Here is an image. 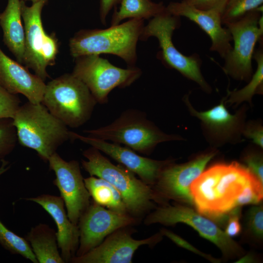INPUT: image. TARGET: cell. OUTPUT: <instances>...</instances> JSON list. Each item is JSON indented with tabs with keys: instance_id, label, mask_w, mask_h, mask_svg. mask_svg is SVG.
<instances>
[{
	"instance_id": "6",
	"label": "cell",
	"mask_w": 263,
	"mask_h": 263,
	"mask_svg": "<svg viewBox=\"0 0 263 263\" xmlns=\"http://www.w3.org/2000/svg\"><path fill=\"white\" fill-rule=\"evenodd\" d=\"M84 132L95 138L124 144L144 154L150 153L161 143L183 139L179 136L163 132L143 112L134 109L125 111L107 126Z\"/></svg>"
},
{
	"instance_id": "28",
	"label": "cell",
	"mask_w": 263,
	"mask_h": 263,
	"mask_svg": "<svg viewBox=\"0 0 263 263\" xmlns=\"http://www.w3.org/2000/svg\"><path fill=\"white\" fill-rule=\"evenodd\" d=\"M18 141L16 128L12 118L0 119V160L10 154Z\"/></svg>"
},
{
	"instance_id": "4",
	"label": "cell",
	"mask_w": 263,
	"mask_h": 263,
	"mask_svg": "<svg viewBox=\"0 0 263 263\" xmlns=\"http://www.w3.org/2000/svg\"><path fill=\"white\" fill-rule=\"evenodd\" d=\"M143 19H132L102 30H82L71 38L72 56L110 54L123 59L132 66L135 62L136 46L144 28Z\"/></svg>"
},
{
	"instance_id": "18",
	"label": "cell",
	"mask_w": 263,
	"mask_h": 263,
	"mask_svg": "<svg viewBox=\"0 0 263 263\" xmlns=\"http://www.w3.org/2000/svg\"><path fill=\"white\" fill-rule=\"evenodd\" d=\"M166 10L172 15L185 17L198 25L211 39L210 51L217 52L223 58L231 50L232 36L228 29L222 26L220 12L200 10L184 0L170 2Z\"/></svg>"
},
{
	"instance_id": "13",
	"label": "cell",
	"mask_w": 263,
	"mask_h": 263,
	"mask_svg": "<svg viewBox=\"0 0 263 263\" xmlns=\"http://www.w3.org/2000/svg\"><path fill=\"white\" fill-rule=\"evenodd\" d=\"M48 162L50 169L55 173L53 184L59 190L67 215L73 223L77 225L91 202L79 163L76 160L66 161L57 152L50 157Z\"/></svg>"
},
{
	"instance_id": "9",
	"label": "cell",
	"mask_w": 263,
	"mask_h": 263,
	"mask_svg": "<svg viewBox=\"0 0 263 263\" xmlns=\"http://www.w3.org/2000/svg\"><path fill=\"white\" fill-rule=\"evenodd\" d=\"M75 58L72 74L87 86L97 103L100 104L107 102L108 94L114 88L131 85L141 75L138 68L117 67L97 55Z\"/></svg>"
},
{
	"instance_id": "11",
	"label": "cell",
	"mask_w": 263,
	"mask_h": 263,
	"mask_svg": "<svg viewBox=\"0 0 263 263\" xmlns=\"http://www.w3.org/2000/svg\"><path fill=\"white\" fill-rule=\"evenodd\" d=\"M138 220L129 214L113 211L93 201L80 216L77 224L79 245L75 256L86 254L116 230L132 226Z\"/></svg>"
},
{
	"instance_id": "17",
	"label": "cell",
	"mask_w": 263,
	"mask_h": 263,
	"mask_svg": "<svg viewBox=\"0 0 263 263\" xmlns=\"http://www.w3.org/2000/svg\"><path fill=\"white\" fill-rule=\"evenodd\" d=\"M46 2L38 1L27 6L20 0V11L24 23L25 43L23 64L44 81L49 77L43 58V51L48 34L44 31L41 12Z\"/></svg>"
},
{
	"instance_id": "15",
	"label": "cell",
	"mask_w": 263,
	"mask_h": 263,
	"mask_svg": "<svg viewBox=\"0 0 263 263\" xmlns=\"http://www.w3.org/2000/svg\"><path fill=\"white\" fill-rule=\"evenodd\" d=\"M131 226L119 228L109 235L98 246L80 256H75L72 263H131L136 250L143 245H154L162 239L158 233L142 240L132 237L135 229Z\"/></svg>"
},
{
	"instance_id": "37",
	"label": "cell",
	"mask_w": 263,
	"mask_h": 263,
	"mask_svg": "<svg viewBox=\"0 0 263 263\" xmlns=\"http://www.w3.org/2000/svg\"><path fill=\"white\" fill-rule=\"evenodd\" d=\"M120 0H100V16L101 21L105 23L106 18L112 8L120 2Z\"/></svg>"
},
{
	"instance_id": "38",
	"label": "cell",
	"mask_w": 263,
	"mask_h": 263,
	"mask_svg": "<svg viewBox=\"0 0 263 263\" xmlns=\"http://www.w3.org/2000/svg\"><path fill=\"white\" fill-rule=\"evenodd\" d=\"M0 161L1 162V164L0 167V176L7 171L10 167L8 161L4 159L1 160Z\"/></svg>"
},
{
	"instance_id": "34",
	"label": "cell",
	"mask_w": 263,
	"mask_h": 263,
	"mask_svg": "<svg viewBox=\"0 0 263 263\" xmlns=\"http://www.w3.org/2000/svg\"><path fill=\"white\" fill-rule=\"evenodd\" d=\"M241 208L237 207L228 214L225 222V234L229 237L238 235L241 231V225L240 223Z\"/></svg>"
},
{
	"instance_id": "36",
	"label": "cell",
	"mask_w": 263,
	"mask_h": 263,
	"mask_svg": "<svg viewBox=\"0 0 263 263\" xmlns=\"http://www.w3.org/2000/svg\"><path fill=\"white\" fill-rule=\"evenodd\" d=\"M243 136L251 140L253 143L263 149V128L261 124L253 122L245 124Z\"/></svg>"
},
{
	"instance_id": "7",
	"label": "cell",
	"mask_w": 263,
	"mask_h": 263,
	"mask_svg": "<svg viewBox=\"0 0 263 263\" xmlns=\"http://www.w3.org/2000/svg\"><path fill=\"white\" fill-rule=\"evenodd\" d=\"M179 17L172 15L167 10L153 17L144 26L141 37L156 38L161 49L159 56L169 67L174 69L183 76L196 82L207 93L211 92V88L203 77L199 55L193 54L187 56L175 47L172 40L174 31L180 26Z\"/></svg>"
},
{
	"instance_id": "30",
	"label": "cell",
	"mask_w": 263,
	"mask_h": 263,
	"mask_svg": "<svg viewBox=\"0 0 263 263\" xmlns=\"http://www.w3.org/2000/svg\"><path fill=\"white\" fill-rule=\"evenodd\" d=\"M20 104L17 94H11L0 86V119H13Z\"/></svg>"
},
{
	"instance_id": "5",
	"label": "cell",
	"mask_w": 263,
	"mask_h": 263,
	"mask_svg": "<svg viewBox=\"0 0 263 263\" xmlns=\"http://www.w3.org/2000/svg\"><path fill=\"white\" fill-rule=\"evenodd\" d=\"M41 103L66 126L76 128L89 120L97 102L81 80L66 74L46 84Z\"/></svg>"
},
{
	"instance_id": "1",
	"label": "cell",
	"mask_w": 263,
	"mask_h": 263,
	"mask_svg": "<svg viewBox=\"0 0 263 263\" xmlns=\"http://www.w3.org/2000/svg\"><path fill=\"white\" fill-rule=\"evenodd\" d=\"M254 177L245 167L237 162L216 164L191 184L193 204L201 214L225 224L228 214L237 207L238 196Z\"/></svg>"
},
{
	"instance_id": "27",
	"label": "cell",
	"mask_w": 263,
	"mask_h": 263,
	"mask_svg": "<svg viewBox=\"0 0 263 263\" xmlns=\"http://www.w3.org/2000/svg\"><path fill=\"white\" fill-rule=\"evenodd\" d=\"M263 0H229L222 16V23L234 22L253 11L263 12Z\"/></svg>"
},
{
	"instance_id": "12",
	"label": "cell",
	"mask_w": 263,
	"mask_h": 263,
	"mask_svg": "<svg viewBox=\"0 0 263 263\" xmlns=\"http://www.w3.org/2000/svg\"><path fill=\"white\" fill-rule=\"evenodd\" d=\"M225 99L210 109L198 111L192 106L188 96L184 101L192 116L201 121L203 134L211 145L220 146L241 141L245 125L246 108L244 106L235 114L230 113L224 104Z\"/></svg>"
},
{
	"instance_id": "8",
	"label": "cell",
	"mask_w": 263,
	"mask_h": 263,
	"mask_svg": "<svg viewBox=\"0 0 263 263\" xmlns=\"http://www.w3.org/2000/svg\"><path fill=\"white\" fill-rule=\"evenodd\" d=\"M261 13V11H253L225 24L231 34L234 46L224 58L225 62L223 70L237 80L248 82L253 75L252 59L255 47L263 35Z\"/></svg>"
},
{
	"instance_id": "26",
	"label": "cell",
	"mask_w": 263,
	"mask_h": 263,
	"mask_svg": "<svg viewBox=\"0 0 263 263\" xmlns=\"http://www.w3.org/2000/svg\"><path fill=\"white\" fill-rule=\"evenodd\" d=\"M0 245L11 254L19 255L34 263H38L27 240L8 229L0 220Z\"/></svg>"
},
{
	"instance_id": "2",
	"label": "cell",
	"mask_w": 263,
	"mask_h": 263,
	"mask_svg": "<svg viewBox=\"0 0 263 263\" xmlns=\"http://www.w3.org/2000/svg\"><path fill=\"white\" fill-rule=\"evenodd\" d=\"M82 160L83 169L90 175L110 183L120 194L129 214L140 218L154 208L155 203L164 200L153 188L121 165H115L100 151L91 147L85 150Z\"/></svg>"
},
{
	"instance_id": "21",
	"label": "cell",
	"mask_w": 263,
	"mask_h": 263,
	"mask_svg": "<svg viewBox=\"0 0 263 263\" xmlns=\"http://www.w3.org/2000/svg\"><path fill=\"white\" fill-rule=\"evenodd\" d=\"M21 18L20 0H8L5 9L0 13L3 40L17 61L23 64L25 31Z\"/></svg>"
},
{
	"instance_id": "31",
	"label": "cell",
	"mask_w": 263,
	"mask_h": 263,
	"mask_svg": "<svg viewBox=\"0 0 263 263\" xmlns=\"http://www.w3.org/2000/svg\"><path fill=\"white\" fill-rule=\"evenodd\" d=\"M246 223L249 232L256 238L263 236V207L260 205L251 207L247 212Z\"/></svg>"
},
{
	"instance_id": "16",
	"label": "cell",
	"mask_w": 263,
	"mask_h": 263,
	"mask_svg": "<svg viewBox=\"0 0 263 263\" xmlns=\"http://www.w3.org/2000/svg\"><path fill=\"white\" fill-rule=\"evenodd\" d=\"M70 137L72 139L79 140L105 153L152 187L163 169L171 162L169 160L158 161L143 157L127 147L88 135L84 136L70 131Z\"/></svg>"
},
{
	"instance_id": "35",
	"label": "cell",
	"mask_w": 263,
	"mask_h": 263,
	"mask_svg": "<svg viewBox=\"0 0 263 263\" xmlns=\"http://www.w3.org/2000/svg\"><path fill=\"white\" fill-rule=\"evenodd\" d=\"M161 233L163 235H165L170 239L175 244L178 246L183 248H186L191 252H193L196 254H197L200 256H203L206 259L214 263L219 262V260L214 258L210 255L203 253L193 246L188 242L182 239L181 237L176 235V234L167 230L166 229H163L161 230Z\"/></svg>"
},
{
	"instance_id": "39",
	"label": "cell",
	"mask_w": 263,
	"mask_h": 263,
	"mask_svg": "<svg viewBox=\"0 0 263 263\" xmlns=\"http://www.w3.org/2000/svg\"><path fill=\"white\" fill-rule=\"evenodd\" d=\"M251 261H253L252 257L250 255H246L239 259L237 263H249Z\"/></svg>"
},
{
	"instance_id": "20",
	"label": "cell",
	"mask_w": 263,
	"mask_h": 263,
	"mask_svg": "<svg viewBox=\"0 0 263 263\" xmlns=\"http://www.w3.org/2000/svg\"><path fill=\"white\" fill-rule=\"evenodd\" d=\"M25 199L39 205L53 219L57 227V241L61 257L65 263L70 262L78 247L79 232L77 225L69 219L62 197L42 194Z\"/></svg>"
},
{
	"instance_id": "33",
	"label": "cell",
	"mask_w": 263,
	"mask_h": 263,
	"mask_svg": "<svg viewBox=\"0 0 263 263\" xmlns=\"http://www.w3.org/2000/svg\"><path fill=\"white\" fill-rule=\"evenodd\" d=\"M197 9L216 11L223 14L229 0H183Z\"/></svg>"
},
{
	"instance_id": "14",
	"label": "cell",
	"mask_w": 263,
	"mask_h": 263,
	"mask_svg": "<svg viewBox=\"0 0 263 263\" xmlns=\"http://www.w3.org/2000/svg\"><path fill=\"white\" fill-rule=\"evenodd\" d=\"M216 154L212 150L184 164L170 162L161 172L153 188L164 200L171 199L193 205L190 186Z\"/></svg>"
},
{
	"instance_id": "3",
	"label": "cell",
	"mask_w": 263,
	"mask_h": 263,
	"mask_svg": "<svg viewBox=\"0 0 263 263\" xmlns=\"http://www.w3.org/2000/svg\"><path fill=\"white\" fill-rule=\"evenodd\" d=\"M12 119L18 141L22 146L35 150L45 162L62 144L71 139L67 126L41 103L28 101L20 105Z\"/></svg>"
},
{
	"instance_id": "19",
	"label": "cell",
	"mask_w": 263,
	"mask_h": 263,
	"mask_svg": "<svg viewBox=\"0 0 263 263\" xmlns=\"http://www.w3.org/2000/svg\"><path fill=\"white\" fill-rule=\"evenodd\" d=\"M0 86L11 94H22L28 101L38 104L41 103L46 84L0 48Z\"/></svg>"
},
{
	"instance_id": "40",
	"label": "cell",
	"mask_w": 263,
	"mask_h": 263,
	"mask_svg": "<svg viewBox=\"0 0 263 263\" xmlns=\"http://www.w3.org/2000/svg\"><path fill=\"white\" fill-rule=\"evenodd\" d=\"M23 0V1H30L31 2H32V3H34V2H38V1H44L45 2H47V0Z\"/></svg>"
},
{
	"instance_id": "24",
	"label": "cell",
	"mask_w": 263,
	"mask_h": 263,
	"mask_svg": "<svg viewBox=\"0 0 263 263\" xmlns=\"http://www.w3.org/2000/svg\"><path fill=\"white\" fill-rule=\"evenodd\" d=\"M120 2L118 10L113 13L112 26L127 18L144 19L154 17L166 9L162 3H156L150 0H120Z\"/></svg>"
},
{
	"instance_id": "22",
	"label": "cell",
	"mask_w": 263,
	"mask_h": 263,
	"mask_svg": "<svg viewBox=\"0 0 263 263\" xmlns=\"http://www.w3.org/2000/svg\"><path fill=\"white\" fill-rule=\"evenodd\" d=\"M26 239L39 263H64L58 250L56 232L45 224L32 227Z\"/></svg>"
},
{
	"instance_id": "25",
	"label": "cell",
	"mask_w": 263,
	"mask_h": 263,
	"mask_svg": "<svg viewBox=\"0 0 263 263\" xmlns=\"http://www.w3.org/2000/svg\"><path fill=\"white\" fill-rule=\"evenodd\" d=\"M257 62V67L252 75L249 83L244 88L238 90L228 91L225 103L237 106L244 102L251 104L253 95L261 94L263 86V51L260 48L254 52L253 57Z\"/></svg>"
},
{
	"instance_id": "32",
	"label": "cell",
	"mask_w": 263,
	"mask_h": 263,
	"mask_svg": "<svg viewBox=\"0 0 263 263\" xmlns=\"http://www.w3.org/2000/svg\"><path fill=\"white\" fill-rule=\"evenodd\" d=\"M243 161L247 169L263 184V159L260 152L250 151L244 157Z\"/></svg>"
},
{
	"instance_id": "10",
	"label": "cell",
	"mask_w": 263,
	"mask_h": 263,
	"mask_svg": "<svg viewBox=\"0 0 263 263\" xmlns=\"http://www.w3.org/2000/svg\"><path fill=\"white\" fill-rule=\"evenodd\" d=\"M144 224L173 225L182 223L188 225L203 238L215 244L228 258L240 256L243 249L217 225L192 208L179 204L164 205L148 214Z\"/></svg>"
},
{
	"instance_id": "29",
	"label": "cell",
	"mask_w": 263,
	"mask_h": 263,
	"mask_svg": "<svg viewBox=\"0 0 263 263\" xmlns=\"http://www.w3.org/2000/svg\"><path fill=\"white\" fill-rule=\"evenodd\" d=\"M263 185L256 177L253 178L238 196L236 202V206L260 203L263 197Z\"/></svg>"
},
{
	"instance_id": "23",
	"label": "cell",
	"mask_w": 263,
	"mask_h": 263,
	"mask_svg": "<svg viewBox=\"0 0 263 263\" xmlns=\"http://www.w3.org/2000/svg\"><path fill=\"white\" fill-rule=\"evenodd\" d=\"M84 181L94 202L113 211L129 214L120 194L108 182L94 176L84 178Z\"/></svg>"
}]
</instances>
